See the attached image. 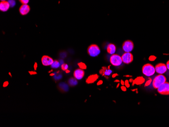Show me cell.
Returning a JSON list of instances; mask_svg holds the SVG:
<instances>
[{
	"mask_svg": "<svg viewBox=\"0 0 169 127\" xmlns=\"http://www.w3.org/2000/svg\"><path fill=\"white\" fill-rule=\"evenodd\" d=\"M167 81V79L163 75H159L156 76L153 80V85L155 89H158L162 85L165 83Z\"/></svg>",
	"mask_w": 169,
	"mask_h": 127,
	"instance_id": "cell-2",
	"label": "cell"
},
{
	"mask_svg": "<svg viewBox=\"0 0 169 127\" xmlns=\"http://www.w3.org/2000/svg\"><path fill=\"white\" fill-rule=\"evenodd\" d=\"M42 64L44 66H50L53 63L54 60L53 59L48 56H44L42 58Z\"/></svg>",
	"mask_w": 169,
	"mask_h": 127,
	"instance_id": "cell-10",
	"label": "cell"
},
{
	"mask_svg": "<svg viewBox=\"0 0 169 127\" xmlns=\"http://www.w3.org/2000/svg\"><path fill=\"white\" fill-rule=\"evenodd\" d=\"M69 84L71 86H76L78 84V82L76 80V79H74V78H71L69 80Z\"/></svg>",
	"mask_w": 169,
	"mask_h": 127,
	"instance_id": "cell-17",
	"label": "cell"
},
{
	"mask_svg": "<svg viewBox=\"0 0 169 127\" xmlns=\"http://www.w3.org/2000/svg\"><path fill=\"white\" fill-rule=\"evenodd\" d=\"M10 7H14L16 5V2L15 0H8V1Z\"/></svg>",
	"mask_w": 169,
	"mask_h": 127,
	"instance_id": "cell-20",
	"label": "cell"
},
{
	"mask_svg": "<svg viewBox=\"0 0 169 127\" xmlns=\"http://www.w3.org/2000/svg\"><path fill=\"white\" fill-rule=\"evenodd\" d=\"M118 76H119V75H118V74H116V73H115V74H113V75H112V78H114Z\"/></svg>",
	"mask_w": 169,
	"mask_h": 127,
	"instance_id": "cell-30",
	"label": "cell"
},
{
	"mask_svg": "<svg viewBox=\"0 0 169 127\" xmlns=\"http://www.w3.org/2000/svg\"><path fill=\"white\" fill-rule=\"evenodd\" d=\"M10 7L8 2L2 1L0 3V10L2 12H6Z\"/></svg>",
	"mask_w": 169,
	"mask_h": 127,
	"instance_id": "cell-14",
	"label": "cell"
},
{
	"mask_svg": "<svg viewBox=\"0 0 169 127\" xmlns=\"http://www.w3.org/2000/svg\"><path fill=\"white\" fill-rule=\"evenodd\" d=\"M98 78H99V76L97 74L92 75L90 76L89 77H88V78H87V79H86V83L88 84L94 83L98 80Z\"/></svg>",
	"mask_w": 169,
	"mask_h": 127,
	"instance_id": "cell-13",
	"label": "cell"
},
{
	"mask_svg": "<svg viewBox=\"0 0 169 127\" xmlns=\"http://www.w3.org/2000/svg\"><path fill=\"white\" fill-rule=\"evenodd\" d=\"M20 1L22 4H27L29 2V0H20Z\"/></svg>",
	"mask_w": 169,
	"mask_h": 127,
	"instance_id": "cell-25",
	"label": "cell"
},
{
	"mask_svg": "<svg viewBox=\"0 0 169 127\" xmlns=\"http://www.w3.org/2000/svg\"><path fill=\"white\" fill-rule=\"evenodd\" d=\"M119 86H120V84H117V86H116V88H119Z\"/></svg>",
	"mask_w": 169,
	"mask_h": 127,
	"instance_id": "cell-39",
	"label": "cell"
},
{
	"mask_svg": "<svg viewBox=\"0 0 169 127\" xmlns=\"http://www.w3.org/2000/svg\"><path fill=\"white\" fill-rule=\"evenodd\" d=\"M125 77H130V78H132V77L131 76H130V75H126V76H124Z\"/></svg>",
	"mask_w": 169,
	"mask_h": 127,
	"instance_id": "cell-36",
	"label": "cell"
},
{
	"mask_svg": "<svg viewBox=\"0 0 169 127\" xmlns=\"http://www.w3.org/2000/svg\"><path fill=\"white\" fill-rule=\"evenodd\" d=\"M29 73L30 75H36L37 74V72H35V71H29Z\"/></svg>",
	"mask_w": 169,
	"mask_h": 127,
	"instance_id": "cell-28",
	"label": "cell"
},
{
	"mask_svg": "<svg viewBox=\"0 0 169 127\" xmlns=\"http://www.w3.org/2000/svg\"><path fill=\"white\" fill-rule=\"evenodd\" d=\"M155 69L156 72H157L158 74L160 75H163L167 71L168 68L167 65L165 64L160 63L156 65Z\"/></svg>",
	"mask_w": 169,
	"mask_h": 127,
	"instance_id": "cell-9",
	"label": "cell"
},
{
	"mask_svg": "<svg viewBox=\"0 0 169 127\" xmlns=\"http://www.w3.org/2000/svg\"><path fill=\"white\" fill-rule=\"evenodd\" d=\"M121 85H122V86H124V85H125V81H124L123 80H121Z\"/></svg>",
	"mask_w": 169,
	"mask_h": 127,
	"instance_id": "cell-34",
	"label": "cell"
},
{
	"mask_svg": "<svg viewBox=\"0 0 169 127\" xmlns=\"http://www.w3.org/2000/svg\"><path fill=\"white\" fill-rule=\"evenodd\" d=\"M123 62L128 64L132 63L133 61V55L131 52H125L122 56Z\"/></svg>",
	"mask_w": 169,
	"mask_h": 127,
	"instance_id": "cell-6",
	"label": "cell"
},
{
	"mask_svg": "<svg viewBox=\"0 0 169 127\" xmlns=\"http://www.w3.org/2000/svg\"><path fill=\"white\" fill-rule=\"evenodd\" d=\"M30 11V7L27 4H23L19 8V12L22 15L27 14Z\"/></svg>",
	"mask_w": 169,
	"mask_h": 127,
	"instance_id": "cell-12",
	"label": "cell"
},
{
	"mask_svg": "<svg viewBox=\"0 0 169 127\" xmlns=\"http://www.w3.org/2000/svg\"><path fill=\"white\" fill-rule=\"evenodd\" d=\"M84 75V71L81 68L76 69L74 72V76L78 80H82Z\"/></svg>",
	"mask_w": 169,
	"mask_h": 127,
	"instance_id": "cell-11",
	"label": "cell"
},
{
	"mask_svg": "<svg viewBox=\"0 0 169 127\" xmlns=\"http://www.w3.org/2000/svg\"><path fill=\"white\" fill-rule=\"evenodd\" d=\"M134 43L130 40H127L124 42L122 48L125 52H131L134 49Z\"/></svg>",
	"mask_w": 169,
	"mask_h": 127,
	"instance_id": "cell-7",
	"label": "cell"
},
{
	"mask_svg": "<svg viewBox=\"0 0 169 127\" xmlns=\"http://www.w3.org/2000/svg\"><path fill=\"white\" fill-rule=\"evenodd\" d=\"M121 90L125 92V91H127V87L125 86H124V85L121 86Z\"/></svg>",
	"mask_w": 169,
	"mask_h": 127,
	"instance_id": "cell-26",
	"label": "cell"
},
{
	"mask_svg": "<svg viewBox=\"0 0 169 127\" xmlns=\"http://www.w3.org/2000/svg\"><path fill=\"white\" fill-rule=\"evenodd\" d=\"M1 1H6V0H1Z\"/></svg>",
	"mask_w": 169,
	"mask_h": 127,
	"instance_id": "cell-40",
	"label": "cell"
},
{
	"mask_svg": "<svg viewBox=\"0 0 169 127\" xmlns=\"http://www.w3.org/2000/svg\"><path fill=\"white\" fill-rule=\"evenodd\" d=\"M9 85V83L8 81H6V82H5L3 84V87H6L8 86V85Z\"/></svg>",
	"mask_w": 169,
	"mask_h": 127,
	"instance_id": "cell-27",
	"label": "cell"
},
{
	"mask_svg": "<svg viewBox=\"0 0 169 127\" xmlns=\"http://www.w3.org/2000/svg\"><path fill=\"white\" fill-rule=\"evenodd\" d=\"M110 63L114 66H119L123 63L122 56L116 54H114L111 56L110 58Z\"/></svg>",
	"mask_w": 169,
	"mask_h": 127,
	"instance_id": "cell-4",
	"label": "cell"
},
{
	"mask_svg": "<svg viewBox=\"0 0 169 127\" xmlns=\"http://www.w3.org/2000/svg\"><path fill=\"white\" fill-rule=\"evenodd\" d=\"M151 82H152V79H151L150 78H149L148 79V80L146 82L144 86H145V87H147V86H149V85H150Z\"/></svg>",
	"mask_w": 169,
	"mask_h": 127,
	"instance_id": "cell-22",
	"label": "cell"
},
{
	"mask_svg": "<svg viewBox=\"0 0 169 127\" xmlns=\"http://www.w3.org/2000/svg\"><path fill=\"white\" fill-rule=\"evenodd\" d=\"M9 75H10V76H12V75H11V74H10V73H9Z\"/></svg>",
	"mask_w": 169,
	"mask_h": 127,
	"instance_id": "cell-41",
	"label": "cell"
},
{
	"mask_svg": "<svg viewBox=\"0 0 169 127\" xmlns=\"http://www.w3.org/2000/svg\"><path fill=\"white\" fill-rule=\"evenodd\" d=\"M103 84V81L102 80H100V81H99L97 84V85L98 86H99V85H102Z\"/></svg>",
	"mask_w": 169,
	"mask_h": 127,
	"instance_id": "cell-29",
	"label": "cell"
},
{
	"mask_svg": "<svg viewBox=\"0 0 169 127\" xmlns=\"http://www.w3.org/2000/svg\"><path fill=\"white\" fill-rule=\"evenodd\" d=\"M145 82V79L143 77H138L133 80L132 83V86H134L135 85H141Z\"/></svg>",
	"mask_w": 169,
	"mask_h": 127,
	"instance_id": "cell-15",
	"label": "cell"
},
{
	"mask_svg": "<svg viewBox=\"0 0 169 127\" xmlns=\"http://www.w3.org/2000/svg\"><path fill=\"white\" fill-rule=\"evenodd\" d=\"M132 91H136V93H138V89H132Z\"/></svg>",
	"mask_w": 169,
	"mask_h": 127,
	"instance_id": "cell-32",
	"label": "cell"
},
{
	"mask_svg": "<svg viewBox=\"0 0 169 127\" xmlns=\"http://www.w3.org/2000/svg\"><path fill=\"white\" fill-rule=\"evenodd\" d=\"M78 65L80 67V68H81L82 69H87V65L83 62H80L78 63Z\"/></svg>",
	"mask_w": 169,
	"mask_h": 127,
	"instance_id": "cell-19",
	"label": "cell"
},
{
	"mask_svg": "<svg viewBox=\"0 0 169 127\" xmlns=\"http://www.w3.org/2000/svg\"><path fill=\"white\" fill-rule=\"evenodd\" d=\"M133 80H133L132 78H131V79L129 80V81L130 83H132L133 82Z\"/></svg>",
	"mask_w": 169,
	"mask_h": 127,
	"instance_id": "cell-35",
	"label": "cell"
},
{
	"mask_svg": "<svg viewBox=\"0 0 169 127\" xmlns=\"http://www.w3.org/2000/svg\"><path fill=\"white\" fill-rule=\"evenodd\" d=\"M158 92L161 95H169V83L166 82L165 83L162 85L158 89Z\"/></svg>",
	"mask_w": 169,
	"mask_h": 127,
	"instance_id": "cell-5",
	"label": "cell"
},
{
	"mask_svg": "<svg viewBox=\"0 0 169 127\" xmlns=\"http://www.w3.org/2000/svg\"><path fill=\"white\" fill-rule=\"evenodd\" d=\"M61 69H62V70L65 71L66 70L68 69V68H69V65H67V64H66L63 63V64H62L61 65Z\"/></svg>",
	"mask_w": 169,
	"mask_h": 127,
	"instance_id": "cell-21",
	"label": "cell"
},
{
	"mask_svg": "<svg viewBox=\"0 0 169 127\" xmlns=\"http://www.w3.org/2000/svg\"><path fill=\"white\" fill-rule=\"evenodd\" d=\"M121 81H120V80H115L114 81V82L115 83H116V82H117V83H119V82H120Z\"/></svg>",
	"mask_w": 169,
	"mask_h": 127,
	"instance_id": "cell-37",
	"label": "cell"
},
{
	"mask_svg": "<svg viewBox=\"0 0 169 127\" xmlns=\"http://www.w3.org/2000/svg\"><path fill=\"white\" fill-rule=\"evenodd\" d=\"M100 49L97 45H91L88 48V53L89 55L93 57L98 56L100 53Z\"/></svg>",
	"mask_w": 169,
	"mask_h": 127,
	"instance_id": "cell-3",
	"label": "cell"
},
{
	"mask_svg": "<svg viewBox=\"0 0 169 127\" xmlns=\"http://www.w3.org/2000/svg\"><path fill=\"white\" fill-rule=\"evenodd\" d=\"M112 71L110 69V65L107 68L106 67H102L99 70V74L106 79H109V77L110 76Z\"/></svg>",
	"mask_w": 169,
	"mask_h": 127,
	"instance_id": "cell-8",
	"label": "cell"
},
{
	"mask_svg": "<svg viewBox=\"0 0 169 127\" xmlns=\"http://www.w3.org/2000/svg\"><path fill=\"white\" fill-rule=\"evenodd\" d=\"M156 59H157V57L155 56H154V55L150 56L149 57V60L150 61H154Z\"/></svg>",
	"mask_w": 169,
	"mask_h": 127,
	"instance_id": "cell-23",
	"label": "cell"
},
{
	"mask_svg": "<svg viewBox=\"0 0 169 127\" xmlns=\"http://www.w3.org/2000/svg\"><path fill=\"white\" fill-rule=\"evenodd\" d=\"M166 65H167V68L169 70V60H168L167 62V64H166Z\"/></svg>",
	"mask_w": 169,
	"mask_h": 127,
	"instance_id": "cell-33",
	"label": "cell"
},
{
	"mask_svg": "<svg viewBox=\"0 0 169 127\" xmlns=\"http://www.w3.org/2000/svg\"><path fill=\"white\" fill-rule=\"evenodd\" d=\"M107 51L111 55L114 54L116 51V47L113 44H109L107 45Z\"/></svg>",
	"mask_w": 169,
	"mask_h": 127,
	"instance_id": "cell-16",
	"label": "cell"
},
{
	"mask_svg": "<svg viewBox=\"0 0 169 127\" xmlns=\"http://www.w3.org/2000/svg\"><path fill=\"white\" fill-rule=\"evenodd\" d=\"M37 67H38V64H37V63L36 62L35 63V65H34V69H35V70H37Z\"/></svg>",
	"mask_w": 169,
	"mask_h": 127,
	"instance_id": "cell-31",
	"label": "cell"
},
{
	"mask_svg": "<svg viewBox=\"0 0 169 127\" xmlns=\"http://www.w3.org/2000/svg\"><path fill=\"white\" fill-rule=\"evenodd\" d=\"M65 72H66V73H69V72H70V70H69V69H67L65 71Z\"/></svg>",
	"mask_w": 169,
	"mask_h": 127,
	"instance_id": "cell-38",
	"label": "cell"
},
{
	"mask_svg": "<svg viewBox=\"0 0 169 127\" xmlns=\"http://www.w3.org/2000/svg\"><path fill=\"white\" fill-rule=\"evenodd\" d=\"M51 66V67L53 68H58L60 66V63L58 61L55 60L54 61L53 63Z\"/></svg>",
	"mask_w": 169,
	"mask_h": 127,
	"instance_id": "cell-18",
	"label": "cell"
},
{
	"mask_svg": "<svg viewBox=\"0 0 169 127\" xmlns=\"http://www.w3.org/2000/svg\"><path fill=\"white\" fill-rule=\"evenodd\" d=\"M129 80H126L125 81V86L127 87V88H129L130 87V83H129Z\"/></svg>",
	"mask_w": 169,
	"mask_h": 127,
	"instance_id": "cell-24",
	"label": "cell"
},
{
	"mask_svg": "<svg viewBox=\"0 0 169 127\" xmlns=\"http://www.w3.org/2000/svg\"><path fill=\"white\" fill-rule=\"evenodd\" d=\"M142 71L143 74L148 77L153 76L156 72L155 67L150 63L144 64L142 67Z\"/></svg>",
	"mask_w": 169,
	"mask_h": 127,
	"instance_id": "cell-1",
	"label": "cell"
}]
</instances>
